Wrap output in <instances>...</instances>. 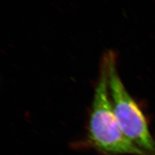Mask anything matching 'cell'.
Here are the masks:
<instances>
[{"mask_svg":"<svg viewBox=\"0 0 155 155\" xmlns=\"http://www.w3.org/2000/svg\"><path fill=\"white\" fill-rule=\"evenodd\" d=\"M107 62L109 90L114 113L125 136L150 155H155V140L143 111L127 92L117 71V55L104 54Z\"/></svg>","mask_w":155,"mask_h":155,"instance_id":"2","label":"cell"},{"mask_svg":"<svg viewBox=\"0 0 155 155\" xmlns=\"http://www.w3.org/2000/svg\"><path fill=\"white\" fill-rule=\"evenodd\" d=\"M91 143L109 155H150L132 143L123 133L111 100L107 62L102 55L89 123Z\"/></svg>","mask_w":155,"mask_h":155,"instance_id":"1","label":"cell"}]
</instances>
